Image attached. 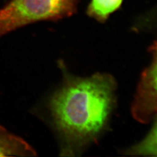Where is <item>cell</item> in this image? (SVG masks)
<instances>
[{
  "label": "cell",
  "mask_w": 157,
  "mask_h": 157,
  "mask_svg": "<svg viewBox=\"0 0 157 157\" xmlns=\"http://www.w3.org/2000/svg\"><path fill=\"white\" fill-rule=\"evenodd\" d=\"M115 81L110 75L68 78L49 102L53 122L64 141L63 152L73 154L95 141L115 105Z\"/></svg>",
  "instance_id": "cell-1"
},
{
  "label": "cell",
  "mask_w": 157,
  "mask_h": 157,
  "mask_svg": "<svg viewBox=\"0 0 157 157\" xmlns=\"http://www.w3.org/2000/svg\"><path fill=\"white\" fill-rule=\"evenodd\" d=\"M78 0H10L0 10V37L29 24L75 13Z\"/></svg>",
  "instance_id": "cell-2"
},
{
  "label": "cell",
  "mask_w": 157,
  "mask_h": 157,
  "mask_svg": "<svg viewBox=\"0 0 157 157\" xmlns=\"http://www.w3.org/2000/svg\"><path fill=\"white\" fill-rule=\"evenodd\" d=\"M152 62L141 74L132 106L134 119L149 122L157 114V41L150 47Z\"/></svg>",
  "instance_id": "cell-3"
},
{
  "label": "cell",
  "mask_w": 157,
  "mask_h": 157,
  "mask_svg": "<svg viewBox=\"0 0 157 157\" xmlns=\"http://www.w3.org/2000/svg\"><path fill=\"white\" fill-rule=\"evenodd\" d=\"M36 152L21 137L0 126V156H32Z\"/></svg>",
  "instance_id": "cell-4"
},
{
  "label": "cell",
  "mask_w": 157,
  "mask_h": 157,
  "mask_svg": "<svg viewBox=\"0 0 157 157\" xmlns=\"http://www.w3.org/2000/svg\"><path fill=\"white\" fill-rule=\"evenodd\" d=\"M123 0H91L87 8L88 15L104 22L110 14L119 9Z\"/></svg>",
  "instance_id": "cell-5"
},
{
  "label": "cell",
  "mask_w": 157,
  "mask_h": 157,
  "mask_svg": "<svg viewBox=\"0 0 157 157\" xmlns=\"http://www.w3.org/2000/svg\"><path fill=\"white\" fill-rule=\"evenodd\" d=\"M127 153L132 155L157 156V121L145 138L128 150Z\"/></svg>",
  "instance_id": "cell-6"
}]
</instances>
